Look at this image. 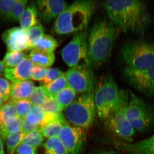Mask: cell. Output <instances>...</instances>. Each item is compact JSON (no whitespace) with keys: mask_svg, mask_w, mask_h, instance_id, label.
Listing matches in <instances>:
<instances>
[{"mask_svg":"<svg viewBox=\"0 0 154 154\" xmlns=\"http://www.w3.org/2000/svg\"><path fill=\"white\" fill-rule=\"evenodd\" d=\"M103 5L110 22L120 31L143 35L151 25L152 17L143 1H107Z\"/></svg>","mask_w":154,"mask_h":154,"instance_id":"cell-1","label":"cell"},{"mask_svg":"<svg viewBox=\"0 0 154 154\" xmlns=\"http://www.w3.org/2000/svg\"><path fill=\"white\" fill-rule=\"evenodd\" d=\"M120 32L110 21L102 20L94 24L88 37V59L92 67L107 61Z\"/></svg>","mask_w":154,"mask_h":154,"instance_id":"cell-2","label":"cell"},{"mask_svg":"<svg viewBox=\"0 0 154 154\" xmlns=\"http://www.w3.org/2000/svg\"><path fill=\"white\" fill-rule=\"evenodd\" d=\"M96 8L92 1L74 2L56 18L54 29L58 34L76 33L85 30Z\"/></svg>","mask_w":154,"mask_h":154,"instance_id":"cell-3","label":"cell"},{"mask_svg":"<svg viewBox=\"0 0 154 154\" xmlns=\"http://www.w3.org/2000/svg\"><path fill=\"white\" fill-rule=\"evenodd\" d=\"M127 91L119 89L111 76L103 79L94 93L96 111L99 118L106 120L125 102Z\"/></svg>","mask_w":154,"mask_h":154,"instance_id":"cell-4","label":"cell"},{"mask_svg":"<svg viewBox=\"0 0 154 154\" xmlns=\"http://www.w3.org/2000/svg\"><path fill=\"white\" fill-rule=\"evenodd\" d=\"M125 67L143 69L154 67V42L132 39L122 45L120 50Z\"/></svg>","mask_w":154,"mask_h":154,"instance_id":"cell-5","label":"cell"},{"mask_svg":"<svg viewBox=\"0 0 154 154\" xmlns=\"http://www.w3.org/2000/svg\"><path fill=\"white\" fill-rule=\"evenodd\" d=\"M124 110L127 119L136 131L146 132L154 126L153 108L132 92H128Z\"/></svg>","mask_w":154,"mask_h":154,"instance_id":"cell-6","label":"cell"},{"mask_svg":"<svg viewBox=\"0 0 154 154\" xmlns=\"http://www.w3.org/2000/svg\"><path fill=\"white\" fill-rule=\"evenodd\" d=\"M94 93L82 94L65 109V116L75 126L87 129L91 126L96 116Z\"/></svg>","mask_w":154,"mask_h":154,"instance_id":"cell-7","label":"cell"},{"mask_svg":"<svg viewBox=\"0 0 154 154\" xmlns=\"http://www.w3.org/2000/svg\"><path fill=\"white\" fill-rule=\"evenodd\" d=\"M89 33L86 29L75 33L72 40L62 50L63 59L69 67L85 64L91 65L88 59Z\"/></svg>","mask_w":154,"mask_h":154,"instance_id":"cell-8","label":"cell"},{"mask_svg":"<svg viewBox=\"0 0 154 154\" xmlns=\"http://www.w3.org/2000/svg\"><path fill=\"white\" fill-rule=\"evenodd\" d=\"M69 85L77 94L93 92L95 85V76L90 65H83L70 68L65 73Z\"/></svg>","mask_w":154,"mask_h":154,"instance_id":"cell-9","label":"cell"},{"mask_svg":"<svg viewBox=\"0 0 154 154\" xmlns=\"http://www.w3.org/2000/svg\"><path fill=\"white\" fill-rule=\"evenodd\" d=\"M123 75L128 82L137 91L154 98V67L143 69L125 67Z\"/></svg>","mask_w":154,"mask_h":154,"instance_id":"cell-10","label":"cell"},{"mask_svg":"<svg viewBox=\"0 0 154 154\" xmlns=\"http://www.w3.org/2000/svg\"><path fill=\"white\" fill-rule=\"evenodd\" d=\"M106 120L107 126L121 141L132 142L136 131L128 120L125 113V102Z\"/></svg>","mask_w":154,"mask_h":154,"instance_id":"cell-11","label":"cell"},{"mask_svg":"<svg viewBox=\"0 0 154 154\" xmlns=\"http://www.w3.org/2000/svg\"><path fill=\"white\" fill-rule=\"evenodd\" d=\"M58 137L69 154H80L86 142L83 129L72 126L68 122L61 128Z\"/></svg>","mask_w":154,"mask_h":154,"instance_id":"cell-12","label":"cell"},{"mask_svg":"<svg viewBox=\"0 0 154 154\" xmlns=\"http://www.w3.org/2000/svg\"><path fill=\"white\" fill-rule=\"evenodd\" d=\"M8 51H23L28 50L26 30L21 27H14L6 30L2 36Z\"/></svg>","mask_w":154,"mask_h":154,"instance_id":"cell-13","label":"cell"},{"mask_svg":"<svg viewBox=\"0 0 154 154\" xmlns=\"http://www.w3.org/2000/svg\"><path fill=\"white\" fill-rule=\"evenodd\" d=\"M67 122L63 113L51 114L45 113L39 125V130L45 137H57L61 128Z\"/></svg>","mask_w":154,"mask_h":154,"instance_id":"cell-14","label":"cell"},{"mask_svg":"<svg viewBox=\"0 0 154 154\" xmlns=\"http://www.w3.org/2000/svg\"><path fill=\"white\" fill-rule=\"evenodd\" d=\"M36 4L42 19L47 23L57 18L67 7L63 0H40L36 1Z\"/></svg>","mask_w":154,"mask_h":154,"instance_id":"cell-15","label":"cell"},{"mask_svg":"<svg viewBox=\"0 0 154 154\" xmlns=\"http://www.w3.org/2000/svg\"><path fill=\"white\" fill-rule=\"evenodd\" d=\"M117 147L128 154H154V134L145 139L132 142L119 141Z\"/></svg>","mask_w":154,"mask_h":154,"instance_id":"cell-16","label":"cell"},{"mask_svg":"<svg viewBox=\"0 0 154 154\" xmlns=\"http://www.w3.org/2000/svg\"><path fill=\"white\" fill-rule=\"evenodd\" d=\"M34 66L27 56L15 67L5 69L4 75L8 81H11L12 83L30 80L31 73Z\"/></svg>","mask_w":154,"mask_h":154,"instance_id":"cell-17","label":"cell"},{"mask_svg":"<svg viewBox=\"0 0 154 154\" xmlns=\"http://www.w3.org/2000/svg\"><path fill=\"white\" fill-rule=\"evenodd\" d=\"M35 88V84L31 80L12 83L9 101L14 102L22 99H28Z\"/></svg>","mask_w":154,"mask_h":154,"instance_id":"cell-18","label":"cell"},{"mask_svg":"<svg viewBox=\"0 0 154 154\" xmlns=\"http://www.w3.org/2000/svg\"><path fill=\"white\" fill-rule=\"evenodd\" d=\"M28 58L35 66L47 68L54 63L55 57L53 52L34 48L29 55Z\"/></svg>","mask_w":154,"mask_h":154,"instance_id":"cell-19","label":"cell"},{"mask_svg":"<svg viewBox=\"0 0 154 154\" xmlns=\"http://www.w3.org/2000/svg\"><path fill=\"white\" fill-rule=\"evenodd\" d=\"M38 11L36 5L31 3L25 8L19 19L21 28L25 30L38 24Z\"/></svg>","mask_w":154,"mask_h":154,"instance_id":"cell-20","label":"cell"},{"mask_svg":"<svg viewBox=\"0 0 154 154\" xmlns=\"http://www.w3.org/2000/svg\"><path fill=\"white\" fill-rule=\"evenodd\" d=\"M76 94L74 90L68 85L58 93L54 98L63 110H65L74 101Z\"/></svg>","mask_w":154,"mask_h":154,"instance_id":"cell-21","label":"cell"},{"mask_svg":"<svg viewBox=\"0 0 154 154\" xmlns=\"http://www.w3.org/2000/svg\"><path fill=\"white\" fill-rule=\"evenodd\" d=\"M68 85L66 76L63 73L54 81L43 86L48 97H54L58 93Z\"/></svg>","mask_w":154,"mask_h":154,"instance_id":"cell-22","label":"cell"},{"mask_svg":"<svg viewBox=\"0 0 154 154\" xmlns=\"http://www.w3.org/2000/svg\"><path fill=\"white\" fill-rule=\"evenodd\" d=\"M58 46V43L55 38L50 35L44 34L35 42L33 49L36 48L54 52Z\"/></svg>","mask_w":154,"mask_h":154,"instance_id":"cell-23","label":"cell"},{"mask_svg":"<svg viewBox=\"0 0 154 154\" xmlns=\"http://www.w3.org/2000/svg\"><path fill=\"white\" fill-rule=\"evenodd\" d=\"M44 147L45 154H69L58 136L48 138Z\"/></svg>","mask_w":154,"mask_h":154,"instance_id":"cell-24","label":"cell"},{"mask_svg":"<svg viewBox=\"0 0 154 154\" xmlns=\"http://www.w3.org/2000/svg\"><path fill=\"white\" fill-rule=\"evenodd\" d=\"M27 57L24 51H8L3 59L5 69H12L18 66Z\"/></svg>","mask_w":154,"mask_h":154,"instance_id":"cell-25","label":"cell"},{"mask_svg":"<svg viewBox=\"0 0 154 154\" xmlns=\"http://www.w3.org/2000/svg\"><path fill=\"white\" fill-rule=\"evenodd\" d=\"M44 136L39 129H36L24 134L21 143L26 144L36 148L42 143Z\"/></svg>","mask_w":154,"mask_h":154,"instance_id":"cell-26","label":"cell"},{"mask_svg":"<svg viewBox=\"0 0 154 154\" xmlns=\"http://www.w3.org/2000/svg\"><path fill=\"white\" fill-rule=\"evenodd\" d=\"M23 134L22 130L11 133L6 137L7 151L8 154H14L17 148L21 143Z\"/></svg>","mask_w":154,"mask_h":154,"instance_id":"cell-27","label":"cell"},{"mask_svg":"<svg viewBox=\"0 0 154 154\" xmlns=\"http://www.w3.org/2000/svg\"><path fill=\"white\" fill-rule=\"evenodd\" d=\"M45 114L42 107L32 105L25 118L30 124L39 126Z\"/></svg>","mask_w":154,"mask_h":154,"instance_id":"cell-28","label":"cell"},{"mask_svg":"<svg viewBox=\"0 0 154 154\" xmlns=\"http://www.w3.org/2000/svg\"><path fill=\"white\" fill-rule=\"evenodd\" d=\"M2 118L3 124H6L18 117L14 102L8 101L0 108Z\"/></svg>","mask_w":154,"mask_h":154,"instance_id":"cell-29","label":"cell"},{"mask_svg":"<svg viewBox=\"0 0 154 154\" xmlns=\"http://www.w3.org/2000/svg\"><path fill=\"white\" fill-rule=\"evenodd\" d=\"M48 97L44 86L36 87L33 94L29 98L32 105L42 107Z\"/></svg>","mask_w":154,"mask_h":154,"instance_id":"cell-30","label":"cell"},{"mask_svg":"<svg viewBox=\"0 0 154 154\" xmlns=\"http://www.w3.org/2000/svg\"><path fill=\"white\" fill-rule=\"evenodd\" d=\"M22 119L18 117L8 124H2L0 127V135L4 139L11 133L22 130Z\"/></svg>","mask_w":154,"mask_h":154,"instance_id":"cell-31","label":"cell"},{"mask_svg":"<svg viewBox=\"0 0 154 154\" xmlns=\"http://www.w3.org/2000/svg\"><path fill=\"white\" fill-rule=\"evenodd\" d=\"M28 36V47L30 51L33 49L35 42L44 34V29L42 25L37 24L26 30Z\"/></svg>","mask_w":154,"mask_h":154,"instance_id":"cell-32","label":"cell"},{"mask_svg":"<svg viewBox=\"0 0 154 154\" xmlns=\"http://www.w3.org/2000/svg\"><path fill=\"white\" fill-rule=\"evenodd\" d=\"M27 0H16L9 17V20L14 22L19 21L20 17L25 9Z\"/></svg>","mask_w":154,"mask_h":154,"instance_id":"cell-33","label":"cell"},{"mask_svg":"<svg viewBox=\"0 0 154 154\" xmlns=\"http://www.w3.org/2000/svg\"><path fill=\"white\" fill-rule=\"evenodd\" d=\"M42 107L45 113L49 114H60L63 110L62 107L54 97H48Z\"/></svg>","mask_w":154,"mask_h":154,"instance_id":"cell-34","label":"cell"},{"mask_svg":"<svg viewBox=\"0 0 154 154\" xmlns=\"http://www.w3.org/2000/svg\"><path fill=\"white\" fill-rule=\"evenodd\" d=\"M13 102L15 105L18 117L22 119L25 118L32 106L30 100L22 99Z\"/></svg>","mask_w":154,"mask_h":154,"instance_id":"cell-35","label":"cell"},{"mask_svg":"<svg viewBox=\"0 0 154 154\" xmlns=\"http://www.w3.org/2000/svg\"><path fill=\"white\" fill-rule=\"evenodd\" d=\"M16 0H0V18L8 19Z\"/></svg>","mask_w":154,"mask_h":154,"instance_id":"cell-36","label":"cell"},{"mask_svg":"<svg viewBox=\"0 0 154 154\" xmlns=\"http://www.w3.org/2000/svg\"><path fill=\"white\" fill-rule=\"evenodd\" d=\"M11 85L8 80L0 78V96L4 102L9 101L11 94Z\"/></svg>","mask_w":154,"mask_h":154,"instance_id":"cell-37","label":"cell"},{"mask_svg":"<svg viewBox=\"0 0 154 154\" xmlns=\"http://www.w3.org/2000/svg\"><path fill=\"white\" fill-rule=\"evenodd\" d=\"M63 73L59 69L48 68L46 76L41 81L42 83L45 85L51 82L60 77Z\"/></svg>","mask_w":154,"mask_h":154,"instance_id":"cell-38","label":"cell"},{"mask_svg":"<svg viewBox=\"0 0 154 154\" xmlns=\"http://www.w3.org/2000/svg\"><path fill=\"white\" fill-rule=\"evenodd\" d=\"M47 69V68L34 66L31 73L30 79L41 82L46 76Z\"/></svg>","mask_w":154,"mask_h":154,"instance_id":"cell-39","label":"cell"},{"mask_svg":"<svg viewBox=\"0 0 154 154\" xmlns=\"http://www.w3.org/2000/svg\"><path fill=\"white\" fill-rule=\"evenodd\" d=\"M36 148L26 144L21 143L17 148L16 154H36Z\"/></svg>","mask_w":154,"mask_h":154,"instance_id":"cell-40","label":"cell"},{"mask_svg":"<svg viewBox=\"0 0 154 154\" xmlns=\"http://www.w3.org/2000/svg\"><path fill=\"white\" fill-rule=\"evenodd\" d=\"M38 129H39V125L30 124L25 118L22 119V131L23 134H26L34 130Z\"/></svg>","mask_w":154,"mask_h":154,"instance_id":"cell-41","label":"cell"},{"mask_svg":"<svg viewBox=\"0 0 154 154\" xmlns=\"http://www.w3.org/2000/svg\"><path fill=\"white\" fill-rule=\"evenodd\" d=\"M95 154H121L118 152L114 151H96Z\"/></svg>","mask_w":154,"mask_h":154,"instance_id":"cell-42","label":"cell"},{"mask_svg":"<svg viewBox=\"0 0 154 154\" xmlns=\"http://www.w3.org/2000/svg\"><path fill=\"white\" fill-rule=\"evenodd\" d=\"M5 68V66H4L3 61H0V75L2 74L3 72H4Z\"/></svg>","mask_w":154,"mask_h":154,"instance_id":"cell-43","label":"cell"},{"mask_svg":"<svg viewBox=\"0 0 154 154\" xmlns=\"http://www.w3.org/2000/svg\"><path fill=\"white\" fill-rule=\"evenodd\" d=\"M0 154H5L2 141L0 139Z\"/></svg>","mask_w":154,"mask_h":154,"instance_id":"cell-44","label":"cell"},{"mask_svg":"<svg viewBox=\"0 0 154 154\" xmlns=\"http://www.w3.org/2000/svg\"><path fill=\"white\" fill-rule=\"evenodd\" d=\"M3 120L2 118V113H1V110H0V127L2 125Z\"/></svg>","mask_w":154,"mask_h":154,"instance_id":"cell-45","label":"cell"},{"mask_svg":"<svg viewBox=\"0 0 154 154\" xmlns=\"http://www.w3.org/2000/svg\"><path fill=\"white\" fill-rule=\"evenodd\" d=\"M4 100H3L2 97H1V96H0V108H1V107L3 106V103H4Z\"/></svg>","mask_w":154,"mask_h":154,"instance_id":"cell-46","label":"cell"}]
</instances>
